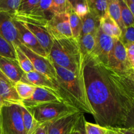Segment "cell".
<instances>
[{
	"mask_svg": "<svg viewBox=\"0 0 134 134\" xmlns=\"http://www.w3.org/2000/svg\"><path fill=\"white\" fill-rule=\"evenodd\" d=\"M20 105L5 104L1 111L2 134H26Z\"/></svg>",
	"mask_w": 134,
	"mask_h": 134,
	"instance_id": "obj_5",
	"label": "cell"
},
{
	"mask_svg": "<svg viewBox=\"0 0 134 134\" xmlns=\"http://www.w3.org/2000/svg\"><path fill=\"white\" fill-rule=\"evenodd\" d=\"M81 112L76 111L47 123L48 134H69Z\"/></svg>",
	"mask_w": 134,
	"mask_h": 134,
	"instance_id": "obj_13",
	"label": "cell"
},
{
	"mask_svg": "<svg viewBox=\"0 0 134 134\" xmlns=\"http://www.w3.org/2000/svg\"><path fill=\"white\" fill-rule=\"evenodd\" d=\"M21 3V0H0V13L14 16Z\"/></svg>",
	"mask_w": 134,
	"mask_h": 134,
	"instance_id": "obj_32",
	"label": "cell"
},
{
	"mask_svg": "<svg viewBox=\"0 0 134 134\" xmlns=\"http://www.w3.org/2000/svg\"><path fill=\"white\" fill-rule=\"evenodd\" d=\"M83 77L95 124L106 128L128 127L134 104L110 75L92 55L84 56Z\"/></svg>",
	"mask_w": 134,
	"mask_h": 134,
	"instance_id": "obj_1",
	"label": "cell"
},
{
	"mask_svg": "<svg viewBox=\"0 0 134 134\" xmlns=\"http://www.w3.org/2000/svg\"><path fill=\"white\" fill-rule=\"evenodd\" d=\"M131 1L133 3H134V0H131Z\"/></svg>",
	"mask_w": 134,
	"mask_h": 134,
	"instance_id": "obj_47",
	"label": "cell"
},
{
	"mask_svg": "<svg viewBox=\"0 0 134 134\" xmlns=\"http://www.w3.org/2000/svg\"><path fill=\"white\" fill-rule=\"evenodd\" d=\"M119 40L124 46L134 43V26L126 27L122 31V35Z\"/></svg>",
	"mask_w": 134,
	"mask_h": 134,
	"instance_id": "obj_35",
	"label": "cell"
},
{
	"mask_svg": "<svg viewBox=\"0 0 134 134\" xmlns=\"http://www.w3.org/2000/svg\"><path fill=\"white\" fill-rule=\"evenodd\" d=\"M48 59L53 64L83 77V58L78 41L72 38L53 40Z\"/></svg>",
	"mask_w": 134,
	"mask_h": 134,
	"instance_id": "obj_3",
	"label": "cell"
},
{
	"mask_svg": "<svg viewBox=\"0 0 134 134\" xmlns=\"http://www.w3.org/2000/svg\"><path fill=\"white\" fill-rule=\"evenodd\" d=\"M95 36L93 34H87L78 39L80 52L83 57L91 54L95 46Z\"/></svg>",
	"mask_w": 134,
	"mask_h": 134,
	"instance_id": "obj_23",
	"label": "cell"
},
{
	"mask_svg": "<svg viewBox=\"0 0 134 134\" xmlns=\"http://www.w3.org/2000/svg\"><path fill=\"white\" fill-rule=\"evenodd\" d=\"M14 23L19 35V41L22 44L32 51L34 53L47 58L48 55L38 43L34 34L24 26L22 23L14 18Z\"/></svg>",
	"mask_w": 134,
	"mask_h": 134,
	"instance_id": "obj_12",
	"label": "cell"
},
{
	"mask_svg": "<svg viewBox=\"0 0 134 134\" xmlns=\"http://www.w3.org/2000/svg\"><path fill=\"white\" fill-rule=\"evenodd\" d=\"M20 81L27 82L36 87L48 88L56 92L59 96V87L50 79L36 71H33L29 73H24Z\"/></svg>",
	"mask_w": 134,
	"mask_h": 134,
	"instance_id": "obj_19",
	"label": "cell"
},
{
	"mask_svg": "<svg viewBox=\"0 0 134 134\" xmlns=\"http://www.w3.org/2000/svg\"><path fill=\"white\" fill-rule=\"evenodd\" d=\"M52 64L57 76L59 94L63 102L83 113H86L93 115L85 92L84 77H79L70 71Z\"/></svg>",
	"mask_w": 134,
	"mask_h": 134,
	"instance_id": "obj_2",
	"label": "cell"
},
{
	"mask_svg": "<svg viewBox=\"0 0 134 134\" xmlns=\"http://www.w3.org/2000/svg\"><path fill=\"white\" fill-rule=\"evenodd\" d=\"M116 134H134V127L108 128Z\"/></svg>",
	"mask_w": 134,
	"mask_h": 134,
	"instance_id": "obj_37",
	"label": "cell"
},
{
	"mask_svg": "<svg viewBox=\"0 0 134 134\" xmlns=\"http://www.w3.org/2000/svg\"><path fill=\"white\" fill-rule=\"evenodd\" d=\"M81 22H82V27H81L80 37L84 36L87 34L96 35L100 27L101 20L99 18L89 13L81 19Z\"/></svg>",
	"mask_w": 134,
	"mask_h": 134,
	"instance_id": "obj_21",
	"label": "cell"
},
{
	"mask_svg": "<svg viewBox=\"0 0 134 134\" xmlns=\"http://www.w3.org/2000/svg\"><path fill=\"white\" fill-rule=\"evenodd\" d=\"M0 36L14 46H19L21 44L14 23V16L0 13Z\"/></svg>",
	"mask_w": 134,
	"mask_h": 134,
	"instance_id": "obj_14",
	"label": "cell"
},
{
	"mask_svg": "<svg viewBox=\"0 0 134 134\" xmlns=\"http://www.w3.org/2000/svg\"><path fill=\"white\" fill-rule=\"evenodd\" d=\"M63 102L57 93L51 89L45 87H36L30 98L22 101V106L26 108L34 107L48 103Z\"/></svg>",
	"mask_w": 134,
	"mask_h": 134,
	"instance_id": "obj_11",
	"label": "cell"
},
{
	"mask_svg": "<svg viewBox=\"0 0 134 134\" xmlns=\"http://www.w3.org/2000/svg\"><path fill=\"white\" fill-rule=\"evenodd\" d=\"M20 109L22 122H23L26 134H33L39 124H38V122L35 121L32 114L29 112L26 107L21 105Z\"/></svg>",
	"mask_w": 134,
	"mask_h": 134,
	"instance_id": "obj_25",
	"label": "cell"
},
{
	"mask_svg": "<svg viewBox=\"0 0 134 134\" xmlns=\"http://www.w3.org/2000/svg\"><path fill=\"white\" fill-rule=\"evenodd\" d=\"M0 134H2V132H1V124H0Z\"/></svg>",
	"mask_w": 134,
	"mask_h": 134,
	"instance_id": "obj_46",
	"label": "cell"
},
{
	"mask_svg": "<svg viewBox=\"0 0 134 134\" xmlns=\"http://www.w3.org/2000/svg\"><path fill=\"white\" fill-rule=\"evenodd\" d=\"M121 10V16L123 26L126 27L134 26V16L125 0H118Z\"/></svg>",
	"mask_w": 134,
	"mask_h": 134,
	"instance_id": "obj_27",
	"label": "cell"
},
{
	"mask_svg": "<svg viewBox=\"0 0 134 134\" xmlns=\"http://www.w3.org/2000/svg\"><path fill=\"white\" fill-rule=\"evenodd\" d=\"M0 96L5 104L22 105V100L15 88V83L0 71Z\"/></svg>",
	"mask_w": 134,
	"mask_h": 134,
	"instance_id": "obj_15",
	"label": "cell"
},
{
	"mask_svg": "<svg viewBox=\"0 0 134 134\" xmlns=\"http://www.w3.org/2000/svg\"><path fill=\"white\" fill-rule=\"evenodd\" d=\"M14 49H15L17 60L22 70L24 71V73H29V72L35 71L31 61L28 58V56L21 51L20 48L18 46L14 45Z\"/></svg>",
	"mask_w": 134,
	"mask_h": 134,
	"instance_id": "obj_26",
	"label": "cell"
},
{
	"mask_svg": "<svg viewBox=\"0 0 134 134\" xmlns=\"http://www.w3.org/2000/svg\"><path fill=\"white\" fill-rule=\"evenodd\" d=\"M4 105V102L3 101L2 98H1V96H0V124H1V111H2V108Z\"/></svg>",
	"mask_w": 134,
	"mask_h": 134,
	"instance_id": "obj_43",
	"label": "cell"
},
{
	"mask_svg": "<svg viewBox=\"0 0 134 134\" xmlns=\"http://www.w3.org/2000/svg\"><path fill=\"white\" fill-rule=\"evenodd\" d=\"M33 134H48L47 123L39 124Z\"/></svg>",
	"mask_w": 134,
	"mask_h": 134,
	"instance_id": "obj_39",
	"label": "cell"
},
{
	"mask_svg": "<svg viewBox=\"0 0 134 134\" xmlns=\"http://www.w3.org/2000/svg\"><path fill=\"white\" fill-rule=\"evenodd\" d=\"M85 119L84 116V113H81L77 120V125L80 130V134H87L85 128Z\"/></svg>",
	"mask_w": 134,
	"mask_h": 134,
	"instance_id": "obj_38",
	"label": "cell"
},
{
	"mask_svg": "<svg viewBox=\"0 0 134 134\" xmlns=\"http://www.w3.org/2000/svg\"><path fill=\"white\" fill-rule=\"evenodd\" d=\"M69 134H80V130H79V128H78V125H77V121H76V124H74V126H73V128H72L71 131L70 132Z\"/></svg>",
	"mask_w": 134,
	"mask_h": 134,
	"instance_id": "obj_40",
	"label": "cell"
},
{
	"mask_svg": "<svg viewBox=\"0 0 134 134\" xmlns=\"http://www.w3.org/2000/svg\"><path fill=\"white\" fill-rule=\"evenodd\" d=\"M110 70V69H109ZM110 75L134 104V69L116 74L110 70Z\"/></svg>",
	"mask_w": 134,
	"mask_h": 134,
	"instance_id": "obj_17",
	"label": "cell"
},
{
	"mask_svg": "<svg viewBox=\"0 0 134 134\" xmlns=\"http://www.w3.org/2000/svg\"><path fill=\"white\" fill-rule=\"evenodd\" d=\"M106 129H107V134H116L115 133H114L112 131L108 129V128H106Z\"/></svg>",
	"mask_w": 134,
	"mask_h": 134,
	"instance_id": "obj_45",
	"label": "cell"
},
{
	"mask_svg": "<svg viewBox=\"0 0 134 134\" xmlns=\"http://www.w3.org/2000/svg\"><path fill=\"white\" fill-rule=\"evenodd\" d=\"M26 109L39 124L49 122L71 113L79 111L64 102L44 103Z\"/></svg>",
	"mask_w": 134,
	"mask_h": 134,
	"instance_id": "obj_4",
	"label": "cell"
},
{
	"mask_svg": "<svg viewBox=\"0 0 134 134\" xmlns=\"http://www.w3.org/2000/svg\"><path fill=\"white\" fill-rule=\"evenodd\" d=\"M45 27L53 40L72 37L68 13L54 15Z\"/></svg>",
	"mask_w": 134,
	"mask_h": 134,
	"instance_id": "obj_8",
	"label": "cell"
},
{
	"mask_svg": "<svg viewBox=\"0 0 134 134\" xmlns=\"http://www.w3.org/2000/svg\"><path fill=\"white\" fill-rule=\"evenodd\" d=\"M0 56L17 60L14 45L1 36H0Z\"/></svg>",
	"mask_w": 134,
	"mask_h": 134,
	"instance_id": "obj_31",
	"label": "cell"
},
{
	"mask_svg": "<svg viewBox=\"0 0 134 134\" xmlns=\"http://www.w3.org/2000/svg\"><path fill=\"white\" fill-rule=\"evenodd\" d=\"M129 127H134V116H133L132 119H131Z\"/></svg>",
	"mask_w": 134,
	"mask_h": 134,
	"instance_id": "obj_44",
	"label": "cell"
},
{
	"mask_svg": "<svg viewBox=\"0 0 134 134\" xmlns=\"http://www.w3.org/2000/svg\"><path fill=\"white\" fill-rule=\"evenodd\" d=\"M40 0H21V3L14 16L24 15L30 13L39 3Z\"/></svg>",
	"mask_w": 134,
	"mask_h": 134,
	"instance_id": "obj_34",
	"label": "cell"
},
{
	"mask_svg": "<svg viewBox=\"0 0 134 134\" xmlns=\"http://www.w3.org/2000/svg\"><path fill=\"white\" fill-rule=\"evenodd\" d=\"M106 68L116 74L123 73L131 68L125 46L119 39H114V46L109 56Z\"/></svg>",
	"mask_w": 134,
	"mask_h": 134,
	"instance_id": "obj_7",
	"label": "cell"
},
{
	"mask_svg": "<svg viewBox=\"0 0 134 134\" xmlns=\"http://www.w3.org/2000/svg\"><path fill=\"white\" fill-rule=\"evenodd\" d=\"M85 128L87 134H107V129L97 124L85 121Z\"/></svg>",
	"mask_w": 134,
	"mask_h": 134,
	"instance_id": "obj_36",
	"label": "cell"
},
{
	"mask_svg": "<svg viewBox=\"0 0 134 134\" xmlns=\"http://www.w3.org/2000/svg\"><path fill=\"white\" fill-rule=\"evenodd\" d=\"M0 71L14 83L22 80L24 73L17 60L0 56Z\"/></svg>",
	"mask_w": 134,
	"mask_h": 134,
	"instance_id": "obj_16",
	"label": "cell"
},
{
	"mask_svg": "<svg viewBox=\"0 0 134 134\" xmlns=\"http://www.w3.org/2000/svg\"><path fill=\"white\" fill-rule=\"evenodd\" d=\"M72 7V10L82 19L89 13V9L87 0H73L70 1Z\"/></svg>",
	"mask_w": 134,
	"mask_h": 134,
	"instance_id": "obj_33",
	"label": "cell"
},
{
	"mask_svg": "<svg viewBox=\"0 0 134 134\" xmlns=\"http://www.w3.org/2000/svg\"><path fill=\"white\" fill-rule=\"evenodd\" d=\"M52 1L53 0H40L38 5L30 13L24 15L14 16V18L20 22L45 27L47 22L54 16L51 10Z\"/></svg>",
	"mask_w": 134,
	"mask_h": 134,
	"instance_id": "obj_6",
	"label": "cell"
},
{
	"mask_svg": "<svg viewBox=\"0 0 134 134\" xmlns=\"http://www.w3.org/2000/svg\"><path fill=\"white\" fill-rule=\"evenodd\" d=\"M114 39L104 34L99 27L95 36V46L91 55L98 62L108 66L110 54L114 46Z\"/></svg>",
	"mask_w": 134,
	"mask_h": 134,
	"instance_id": "obj_10",
	"label": "cell"
},
{
	"mask_svg": "<svg viewBox=\"0 0 134 134\" xmlns=\"http://www.w3.org/2000/svg\"><path fill=\"white\" fill-rule=\"evenodd\" d=\"M35 88L36 86L22 81L15 83L16 90L22 101L30 98L32 96Z\"/></svg>",
	"mask_w": 134,
	"mask_h": 134,
	"instance_id": "obj_28",
	"label": "cell"
},
{
	"mask_svg": "<svg viewBox=\"0 0 134 134\" xmlns=\"http://www.w3.org/2000/svg\"><path fill=\"white\" fill-rule=\"evenodd\" d=\"M72 10L70 0H53L51 10L54 15L63 13L69 14Z\"/></svg>",
	"mask_w": 134,
	"mask_h": 134,
	"instance_id": "obj_30",
	"label": "cell"
},
{
	"mask_svg": "<svg viewBox=\"0 0 134 134\" xmlns=\"http://www.w3.org/2000/svg\"><path fill=\"white\" fill-rule=\"evenodd\" d=\"M21 23L23 24L24 26L27 27L34 34L38 43L40 44L42 48L49 56L53 43V39L51 37L45 27L38 25L32 24L24 23V22Z\"/></svg>",
	"mask_w": 134,
	"mask_h": 134,
	"instance_id": "obj_18",
	"label": "cell"
},
{
	"mask_svg": "<svg viewBox=\"0 0 134 134\" xmlns=\"http://www.w3.org/2000/svg\"><path fill=\"white\" fill-rule=\"evenodd\" d=\"M18 47L30 59L35 71L45 75L57 86L56 73L52 62L49 60L48 58L43 57L40 55L34 53L22 44Z\"/></svg>",
	"mask_w": 134,
	"mask_h": 134,
	"instance_id": "obj_9",
	"label": "cell"
},
{
	"mask_svg": "<svg viewBox=\"0 0 134 134\" xmlns=\"http://www.w3.org/2000/svg\"><path fill=\"white\" fill-rule=\"evenodd\" d=\"M125 1H126V3H127V5H128L129 8L130 9L131 13H132V14H133L134 16V3H133L131 2V0H125Z\"/></svg>",
	"mask_w": 134,
	"mask_h": 134,
	"instance_id": "obj_41",
	"label": "cell"
},
{
	"mask_svg": "<svg viewBox=\"0 0 134 134\" xmlns=\"http://www.w3.org/2000/svg\"><path fill=\"white\" fill-rule=\"evenodd\" d=\"M89 13L101 20L108 14V0H87Z\"/></svg>",
	"mask_w": 134,
	"mask_h": 134,
	"instance_id": "obj_22",
	"label": "cell"
},
{
	"mask_svg": "<svg viewBox=\"0 0 134 134\" xmlns=\"http://www.w3.org/2000/svg\"><path fill=\"white\" fill-rule=\"evenodd\" d=\"M129 60V62H130V66L132 69H134V56H131V57H129L127 58Z\"/></svg>",
	"mask_w": 134,
	"mask_h": 134,
	"instance_id": "obj_42",
	"label": "cell"
},
{
	"mask_svg": "<svg viewBox=\"0 0 134 134\" xmlns=\"http://www.w3.org/2000/svg\"><path fill=\"white\" fill-rule=\"evenodd\" d=\"M108 14L110 18L117 24L122 31L125 29L121 16V10L118 0L108 1Z\"/></svg>",
	"mask_w": 134,
	"mask_h": 134,
	"instance_id": "obj_24",
	"label": "cell"
},
{
	"mask_svg": "<svg viewBox=\"0 0 134 134\" xmlns=\"http://www.w3.org/2000/svg\"><path fill=\"white\" fill-rule=\"evenodd\" d=\"M100 28L102 32L110 37L116 39H120L122 35V30L117 24L112 19L109 15L106 14L101 20Z\"/></svg>",
	"mask_w": 134,
	"mask_h": 134,
	"instance_id": "obj_20",
	"label": "cell"
},
{
	"mask_svg": "<svg viewBox=\"0 0 134 134\" xmlns=\"http://www.w3.org/2000/svg\"><path fill=\"white\" fill-rule=\"evenodd\" d=\"M69 21L72 37L78 41L81 35V27H82L81 19L74 12L73 10H72L69 13Z\"/></svg>",
	"mask_w": 134,
	"mask_h": 134,
	"instance_id": "obj_29",
	"label": "cell"
}]
</instances>
